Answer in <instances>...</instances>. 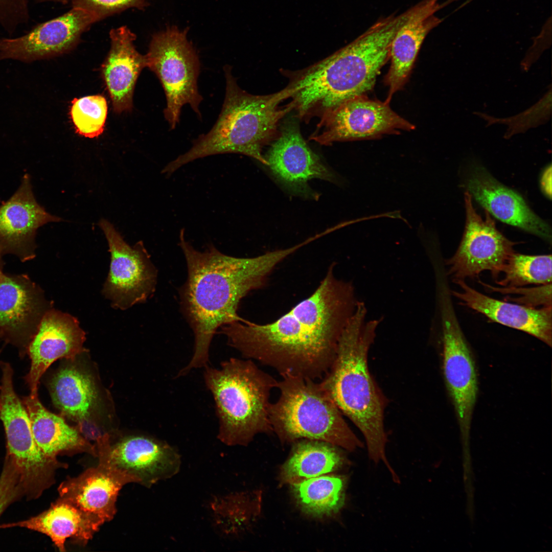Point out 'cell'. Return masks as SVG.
<instances>
[{
  "mask_svg": "<svg viewBox=\"0 0 552 552\" xmlns=\"http://www.w3.org/2000/svg\"><path fill=\"white\" fill-rule=\"evenodd\" d=\"M333 267L310 296L274 321L261 325L243 319L223 326L219 332L244 357L270 366L281 375L322 378L359 301L352 282L337 278Z\"/></svg>",
  "mask_w": 552,
  "mask_h": 552,
  "instance_id": "1",
  "label": "cell"
},
{
  "mask_svg": "<svg viewBox=\"0 0 552 552\" xmlns=\"http://www.w3.org/2000/svg\"><path fill=\"white\" fill-rule=\"evenodd\" d=\"M185 231H180L178 245L186 259L188 277L180 290V305L194 333V351L179 376L208 365L216 331L243 320L237 313L242 299L262 287L277 265L304 245L302 242L255 257L238 258L222 253L212 244L199 251L186 240Z\"/></svg>",
  "mask_w": 552,
  "mask_h": 552,
  "instance_id": "2",
  "label": "cell"
},
{
  "mask_svg": "<svg viewBox=\"0 0 552 552\" xmlns=\"http://www.w3.org/2000/svg\"><path fill=\"white\" fill-rule=\"evenodd\" d=\"M408 11L378 20L364 33L325 59L290 74L284 88L297 117L320 118L374 87L389 59L392 40Z\"/></svg>",
  "mask_w": 552,
  "mask_h": 552,
  "instance_id": "3",
  "label": "cell"
},
{
  "mask_svg": "<svg viewBox=\"0 0 552 552\" xmlns=\"http://www.w3.org/2000/svg\"><path fill=\"white\" fill-rule=\"evenodd\" d=\"M365 303L358 301L343 329L334 361L319 383L340 411L363 434L369 458L382 462L389 471L384 425L385 400L369 371V350L382 318L367 320Z\"/></svg>",
  "mask_w": 552,
  "mask_h": 552,
  "instance_id": "4",
  "label": "cell"
},
{
  "mask_svg": "<svg viewBox=\"0 0 552 552\" xmlns=\"http://www.w3.org/2000/svg\"><path fill=\"white\" fill-rule=\"evenodd\" d=\"M226 90L219 117L211 130L194 140L191 148L167 164L162 172L167 177L186 164L208 156L238 153L268 166L262 152L263 147L278 135V124L291 110L284 90L266 95H254L238 85L225 65Z\"/></svg>",
  "mask_w": 552,
  "mask_h": 552,
  "instance_id": "5",
  "label": "cell"
},
{
  "mask_svg": "<svg viewBox=\"0 0 552 552\" xmlns=\"http://www.w3.org/2000/svg\"><path fill=\"white\" fill-rule=\"evenodd\" d=\"M203 377L214 400L218 438L222 442L246 445L256 434L272 431L269 398L278 381L251 359L232 358L223 361L219 369L206 365Z\"/></svg>",
  "mask_w": 552,
  "mask_h": 552,
  "instance_id": "6",
  "label": "cell"
},
{
  "mask_svg": "<svg viewBox=\"0 0 552 552\" xmlns=\"http://www.w3.org/2000/svg\"><path fill=\"white\" fill-rule=\"evenodd\" d=\"M281 376L277 385L280 397L269 409L272 431L281 441L306 439L350 451L363 447L320 383L300 376Z\"/></svg>",
  "mask_w": 552,
  "mask_h": 552,
  "instance_id": "7",
  "label": "cell"
},
{
  "mask_svg": "<svg viewBox=\"0 0 552 552\" xmlns=\"http://www.w3.org/2000/svg\"><path fill=\"white\" fill-rule=\"evenodd\" d=\"M188 29L173 26L155 34L145 55L146 66L153 72L163 87L167 99L165 118L171 129L179 122L182 107L189 104L201 118L202 97L197 88L200 63L187 39Z\"/></svg>",
  "mask_w": 552,
  "mask_h": 552,
  "instance_id": "8",
  "label": "cell"
},
{
  "mask_svg": "<svg viewBox=\"0 0 552 552\" xmlns=\"http://www.w3.org/2000/svg\"><path fill=\"white\" fill-rule=\"evenodd\" d=\"M1 365L0 419L6 435L7 455L20 474L26 494L39 495L53 483L55 470L62 465L48 457L38 447L28 413L14 389L13 370L8 363Z\"/></svg>",
  "mask_w": 552,
  "mask_h": 552,
  "instance_id": "9",
  "label": "cell"
},
{
  "mask_svg": "<svg viewBox=\"0 0 552 552\" xmlns=\"http://www.w3.org/2000/svg\"><path fill=\"white\" fill-rule=\"evenodd\" d=\"M443 340V371L463 438L469 437L478 394L475 361L460 328L447 286L439 287Z\"/></svg>",
  "mask_w": 552,
  "mask_h": 552,
  "instance_id": "10",
  "label": "cell"
},
{
  "mask_svg": "<svg viewBox=\"0 0 552 552\" xmlns=\"http://www.w3.org/2000/svg\"><path fill=\"white\" fill-rule=\"evenodd\" d=\"M99 226L107 241L111 261L103 294L115 308L125 310L153 294L157 270L142 241L131 246L114 226L101 219Z\"/></svg>",
  "mask_w": 552,
  "mask_h": 552,
  "instance_id": "11",
  "label": "cell"
},
{
  "mask_svg": "<svg viewBox=\"0 0 552 552\" xmlns=\"http://www.w3.org/2000/svg\"><path fill=\"white\" fill-rule=\"evenodd\" d=\"M415 126L392 109L389 103L365 96L350 100L320 118L309 139L323 145L335 142L370 140Z\"/></svg>",
  "mask_w": 552,
  "mask_h": 552,
  "instance_id": "12",
  "label": "cell"
},
{
  "mask_svg": "<svg viewBox=\"0 0 552 552\" xmlns=\"http://www.w3.org/2000/svg\"><path fill=\"white\" fill-rule=\"evenodd\" d=\"M465 202V231L456 252L446 260L448 274L453 281L473 278L484 270H489L496 277L514 252L516 243L497 230L487 211L484 219L477 213L473 206L472 196L467 191Z\"/></svg>",
  "mask_w": 552,
  "mask_h": 552,
  "instance_id": "13",
  "label": "cell"
},
{
  "mask_svg": "<svg viewBox=\"0 0 552 552\" xmlns=\"http://www.w3.org/2000/svg\"><path fill=\"white\" fill-rule=\"evenodd\" d=\"M99 20L93 14L73 7L23 35L0 38V60L31 62L63 53L73 48L82 34Z\"/></svg>",
  "mask_w": 552,
  "mask_h": 552,
  "instance_id": "14",
  "label": "cell"
},
{
  "mask_svg": "<svg viewBox=\"0 0 552 552\" xmlns=\"http://www.w3.org/2000/svg\"><path fill=\"white\" fill-rule=\"evenodd\" d=\"M51 307L41 288L28 275L5 273L0 268V340L27 352Z\"/></svg>",
  "mask_w": 552,
  "mask_h": 552,
  "instance_id": "15",
  "label": "cell"
},
{
  "mask_svg": "<svg viewBox=\"0 0 552 552\" xmlns=\"http://www.w3.org/2000/svg\"><path fill=\"white\" fill-rule=\"evenodd\" d=\"M98 464L78 476L67 479L58 488L65 499L103 524L112 520L116 501L124 486L139 483L134 476L113 465L105 454L97 450Z\"/></svg>",
  "mask_w": 552,
  "mask_h": 552,
  "instance_id": "16",
  "label": "cell"
},
{
  "mask_svg": "<svg viewBox=\"0 0 552 552\" xmlns=\"http://www.w3.org/2000/svg\"><path fill=\"white\" fill-rule=\"evenodd\" d=\"M96 443L97 449L102 451L113 465L135 476L139 484L146 487L169 478L179 470L180 455L166 442L137 435L112 445L107 433Z\"/></svg>",
  "mask_w": 552,
  "mask_h": 552,
  "instance_id": "17",
  "label": "cell"
},
{
  "mask_svg": "<svg viewBox=\"0 0 552 552\" xmlns=\"http://www.w3.org/2000/svg\"><path fill=\"white\" fill-rule=\"evenodd\" d=\"M85 339L76 318L52 307L48 309L27 348L31 366L25 378L30 394L37 395L40 379L54 361L63 358L73 360L86 351Z\"/></svg>",
  "mask_w": 552,
  "mask_h": 552,
  "instance_id": "18",
  "label": "cell"
},
{
  "mask_svg": "<svg viewBox=\"0 0 552 552\" xmlns=\"http://www.w3.org/2000/svg\"><path fill=\"white\" fill-rule=\"evenodd\" d=\"M273 174L291 190L305 196L313 193L308 181L319 178L336 181L335 175L307 145L294 122L286 123L271 144L266 157Z\"/></svg>",
  "mask_w": 552,
  "mask_h": 552,
  "instance_id": "19",
  "label": "cell"
},
{
  "mask_svg": "<svg viewBox=\"0 0 552 552\" xmlns=\"http://www.w3.org/2000/svg\"><path fill=\"white\" fill-rule=\"evenodd\" d=\"M62 219L49 213L36 200L30 177L24 176L13 196L0 205V248L3 255L16 256L22 262L35 256L38 228Z\"/></svg>",
  "mask_w": 552,
  "mask_h": 552,
  "instance_id": "20",
  "label": "cell"
},
{
  "mask_svg": "<svg viewBox=\"0 0 552 552\" xmlns=\"http://www.w3.org/2000/svg\"><path fill=\"white\" fill-rule=\"evenodd\" d=\"M467 191L497 219L551 241L550 226L536 215L521 196L496 180L484 168H474Z\"/></svg>",
  "mask_w": 552,
  "mask_h": 552,
  "instance_id": "21",
  "label": "cell"
},
{
  "mask_svg": "<svg viewBox=\"0 0 552 552\" xmlns=\"http://www.w3.org/2000/svg\"><path fill=\"white\" fill-rule=\"evenodd\" d=\"M440 8L438 0H423L409 9L406 19L396 32L390 45V66L385 80L389 90L385 102L389 103L404 85L425 37L441 22L434 15Z\"/></svg>",
  "mask_w": 552,
  "mask_h": 552,
  "instance_id": "22",
  "label": "cell"
},
{
  "mask_svg": "<svg viewBox=\"0 0 552 552\" xmlns=\"http://www.w3.org/2000/svg\"><path fill=\"white\" fill-rule=\"evenodd\" d=\"M110 49L102 65V75L118 113L130 110L137 79L146 66L145 56L136 50L135 35L126 26L111 29Z\"/></svg>",
  "mask_w": 552,
  "mask_h": 552,
  "instance_id": "23",
  "label": "cell"
},
{
  "mask_svg": "<svg viewBox=\"0 0 552 552\" xmlns=\"http://www.w3.org/2000/svg\"><path fill=\"white\" fill-rule=\"evenodd\" d=\"M462 292L451 291L463 304L490 319L526 332L551 346V306L540 309L505 302L485 295L469 286L464 280L453 281Z\"/></svg>",
  "mask_w": 552,
  "mask_h": 552,
  "instance_id": "24",
  "label": "cell"
},
{
  "mask_svg": "<svg viewBox=\"0 0 552 552\" xmlns=\"http://www.w3.org/2000/svg\"><path fill=\"white\" fill-rule=\"evenodd\" d=\"M102 524L69 501L59 498L40 514L27 520L3 524L0 528L25 527L49 536L60 551L72 538L85 544Z\"/></svg>",
  "mask_w": 552,
  "mask_h": 552,
  "instance_id": "25",
  "label": "cell"
},
{
  "mask_svg": "<svg viewBox=\"0 0 552 552\" xmlns=\"http://www.w3.org/2000/svg\"><path fill=\"white\" fill-rule=\"evenodd\" d=\"M28 413L34 440L48 457L57 459L63 452H86L97 457L96 446L85 439L62 417L48 410L38 395L30 394L22 401Z\"/></svg>",
  "mask_w": 552,
  "mask_h": 552,
  "instance_id": "26",
  "label": "cell"
},
{
  "mask_svg": "<svg viewBox=\"0 0 552 552\" xmlns=\"http://www.w3.org/2000/svg\"><path fill=\"white\" fill-rule=\"evenodd\" d=\"M54 405L63 416L78 423L88 420L97 398L92 377L73 366L60 369L50 383Z\"/></svg>",
  "mask_w": 552,
  "mask_h": 552,
  "instance_id": "27",
  "label": "cell"
},
{
  "mask_svg": "<svg viewBox=\"0 0 552 552\" xmlns=\"http://www.w3.org/2000/svg\"><path fill=\"white\" fill-rule=\"evenodd\" d=\"M333 446L314 440L297 443L290 457L282 467V481L293 485L337 469L342 460Z\"/></svg>",
  "mask_w": 552,
  "mask_h": 552,
  "instance_id": "28",
  "label": "cell"
},
{
  "mask_svg": "<svg viewBox=\"0 0 552 552\" xmlns=\"http://www.w3.org/2000/svg\"><path fill=\"white\" fill-rule=\"evenodd\" d=\"M292 485L299 504L312 515H330L343 505L344 483L339 476H317Z\"/></svg>",
  "mask_w": 552,
  "mask_h": 552,
  "instance_id": "29",
  "label": "cell"
},
{
  "mask_svg": "<svg viewBox=\"0 0 552 552\" xmlns=\"http://www.w3.org/2000/svg\"><path fill=\"white\" fill-rule=\"evenodd\" d=\"M501 272L504 278L497 283L504 287H519L528 284L551 283V255H525L515 252Z\"/></svg>",
  "mask_w": 552,
  "mask_h": 552,
  "instance_id": "30",
  "label": "cell"
},
{
  "mask_svg": "<svg viewBox=\"0 0 552 552\" xmlns=\"http://www.w3.org/2000/svg\"><path fill=\"white\" fill-rule=\"evenodd\" d=\"M107 114V101L103 96L75 98L70 114L76 132L88 138L98 137L104 131Z\"/></svg>",
  "mask_w": 552,
  "mask_h": 552,
  "instance_id": "31",
  "label": "cell"
},
{
  "mask_svg": "<svg viewBox=\"0 0 552 552\" xmlns=\"http://www.w3.org/2000/svg\"><path fill=\"white\" fill-rule=\"evenodd\" d=\"M551 110V86L543 97L534 105L521 112L507 118H496L479 111L474 113L485 120L487 126L495 124L507 126L504 135L505 139L513 135L524 133L532 128L545 124L550 119Z\"/></svg>",
  "mask_w": 552,
  "mask_h": 552,
  "instance_id": "32",
  "label": "cell"
},
{
  "mask_svg": "<svg viewBox=\"0 0 552 552\" xmlns=\"http://www.w3.org/2000/svg\"><path fill=\"white\" fill-rule=\"evenodd\" d=\"M73 8L85 10L99 20L128 8L143 9L148 0H71Z\"/></svg>",
  "mask_w": 552,
  "mask_h": 552,
  "instance_id": "33",
  "label": "cell"
},
{
  "mask_svg": "<svg viewBox=\"0 0 552 552\" xmlns=\"http://www.w3.org/2000/svg\"><path fill=\"white\" fill-rule=\"evenodd\" d=\"M24 494L20 474L12 460L7 455L0 476V515L7 507Z\"/></svg>",
  "mask_w": 552,
  "mask_h": 552,
  "instance_id": "34",
  "label": "cell"
},
{
  "mask_svg": "<svg viewBox=\"0 0 552 552\" xmlns=\"http://www.w3.org/2000/svg\"><path fill=\"white\" fill-rule=\"evenodd\" d=\"M490 289L503 293H516L521 295L520 297L512 299L518 303L524 306L535 308L538 305L544 307L551 306V283L543 285L540 287L533 288H523L520 287L495 288L488 286Z\"/></svg>",
  "mask_w": 552,
  "mask_h": 552,
  "instance_id": "35",
  "label": "cell"
},
{
  "mask_svg": "<svg viewBox=\"0 0 552 552\" xmlns=\"http://www.w3.org/2000/svg\"><path fill=\"white\" fill-rule=\"evenodd\" d=\"M27 4V0H0V15L15 14L24 9Z\"/></svg>",
  "mask_w": 552,
  "mask_h": 552,
  "instance_id": "36",
  "label": "cell"
},
{
  "mask_svg": "<svg viewBox=\"0 0 552 552\" xmlns=\"http://www.w3.org/2000/svg\"><path fill=\"white\" fill-rule=\"evenodd\" d=\"M541 186L544 193L551 198V167H548L544 172L541 178Z\"/></svg>",
  "mask_w": 552,
  "mask_h": 552,
  "instance_id": "37",
  "label": "cell"
},
{
  "mask_svg": "<svg viewBox=\"0 0 552 552\" xmlns=\"http://www.w3.org/2000/svg\"><path fill=\"white\" fill-rule=\"evenodd\" d=\"M36 1H37V2H38L39 3L52 2H57V3L58 2V3H62L63 4H65L67 3L68 2H70L71 0H36Z\"/></svg>",
  "mask_w": 552,
  "mask_h": 552,
  "instance_id": "38",
  "label": "cell"
},
{
  "mask_svg": "<svg viewBox=\"0 0 552 552\" xmlns=\"http://www.w3.org/2000/svg\"><path fill=\"white\" fill-rule=\"evenodd\" d=\"M2 255H3V254L2 253V251H1V248H0V268H2V267H3V262H2Z\"/></svg>",
  "mask_w": 552,
  "mask_h": 552,
  "instance_id": "39",
  "label": "cell"
}]
</instances>
